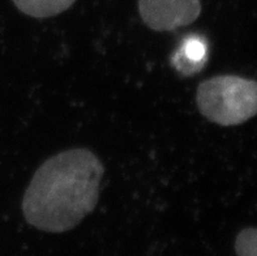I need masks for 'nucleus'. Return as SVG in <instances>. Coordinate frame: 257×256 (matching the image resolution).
<instances>
[{
    "label": "nucleus",
    "mask_w": 257,
    "mask_h": 256,
    "mask_svg": "<svg viewBox=\"0 0 257 256\" xmlns=\"http://www.w3.org/2000/svg\"><path fill=\"white\" fill-rule=\"evenodd\" d=\"M103 173L99 158L84 148L52 156L39 166L26 188V222L46 233L77 226L97 205Z\"/></svg>",
    "instance_id": "1"
},
{
    "label": "nucleus",
    "mask_w": 257,
    "mask_h": 256,
    "mask_svg": "<svg viewBox=\"0 0 257 256\" xmlns=\"http://www.w3.org/2000/svg\"><path fill=\"white\" fill-rule=\"evenodd\" d=\"M208 60V43L199 36H188L178 47L171 63L183 76H193Z\"/></svg>",
    "instance_id": "4"
},
{
    "label": "nucleus",
    "mask_w": 257,
    "mask_h": 256,
    "mask_svg": "<svg viewBox=\"0 0 257 256\" xmlns=\"http://www.w3.org/2000/svg\"><path fill=\"white\" fill-rule=\"evenodd\" d=\"M139 12L150 29L169 32L195 23L201 0H139Z\"/></svg>",
    "instance_id": "3"
},
{
    "label": "nucleus",
    "mask_w": 257,
    "mask_h": 256,
    "mask_svg": "<svg viewBox=\"0 0 257 256\" xmlns=\"http://www.w3.org/2000/svg\"><path fill=\"white\" fill-rule=\"evenodd\" d=\"M235 252L238 256H257V227H247L238 234Z\"/></svg>",
    "instance_id": "6"
},
{
    "label": "nucleus",
    "mask_w": 257,
    "mask_h": 256,
    "mask_svg": "<svg viewBox=\"0 0 257 256\" xmlns=\"http://www.w3.org/2000/svg\"><path fill=\"white\" fill-rule=\"evenodd\" d=\"M196 102L213 123L238 126L257 115V81L235 75L214 76L199 85Z\"/></svg>",
    "instance_id": "2"
},
{
    "label": "nucleus",
    "mask_w": 257,
    "mask_h": 256,
    "mask_svg": "<svg viewBox=\"0 0 257 256\" xmlns=\"http://www.w3.org/2000/svg\"><path fill=\"white\" fill-rule=\"evenodd\" d=\"M76 0H13L20 11L30 17L47 19L72 7Z\"/></svg>",
    "instance_id": "5"
}]
</instances>
